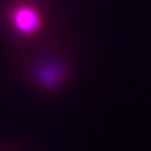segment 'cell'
<instances>
[{"label":"cell","mask_w":151,"mask_h":151,"mask_svg":"<svg viewBox=\"0 0 151 151\" xmlns=\"http://www.w3.org/2000/svg\"><path fill=\"white\" fill-rule=\"evenodd\" d=\"M47 23L44 0H0V35L9 45L8 52L44 40Z\"/></svg>","instance_id":"cell-1"},{"label":"cell","mask_w":151,"mask_h":151,"mask_svg":"<svg viewBox=\"0 0 151 151\" xmlns=\"http://www.w3.org/2000/svg\"><path fill=\"white\" fill-rule=\"evenodd\" d=\"M0 151H19L10 141L0 139Z\"/></svg>","instance_id":"cell-2"}]
</instances>
